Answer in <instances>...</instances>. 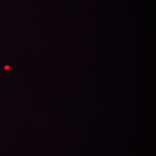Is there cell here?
<instances>
[{
  "label": "cell",
  "mask_w": 156,
  "mask_h": 156,
  "mask_svg": "<svg viewBox=\"0 0 156 156\" xmlns=\"http://www.w3.org/2000/svg\"><path fill=\"white\" fill-rule=\"evenodd\" d=\"M9 68H10V67H9V66H6L5 67V69L6 70L9 69Z\"/></svg>",
  "instance_id": "obj_1"
}]
</instances>
